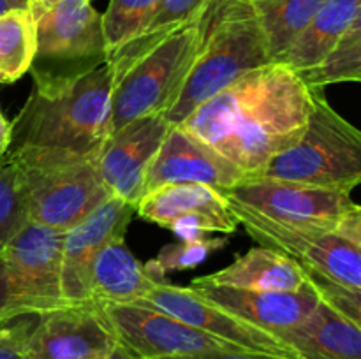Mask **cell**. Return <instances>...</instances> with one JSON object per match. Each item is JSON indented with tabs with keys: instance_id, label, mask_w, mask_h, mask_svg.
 I'll list each match as a JSON object with an SVG mask.
<instances>
[{
	"instance_id": "cell-1",
	"label": "cell",
	"mask_w": 361,
	"mask_h": 359,
	"mask_svg": "<svg viewBox=\"0 0 361 359\" xmlns=\"http://www.w3.org/2000/svg\"><path fill=\"white\" fill-rule=\"evenodd\" d=\"M317 88L282 62L247 73L182 123L247 176H256L305 129Z\"/></svg>"
},
{
	"instance_id": "cell-2",
	"label": "cell",
	"mask_w": 361,
	"mask_h": 359,
	"mask_svg": "<svg viewBox=\"0 0 361 359\" xmlns=\"http://www.w3.org/2000/svg\"><path fill=\"white\" fill-rule=\"evenodd\" d=\"M113 69H99L56 87H34L13 120L9 148L39 146L99 155L111 134Z\"/></svg>"
},
{
	"instance_id": "cell-3",
	"label": "cell",
	"mask_w": 361,
	"mask_h": 359,
	"mask_svg": "<svg viewBox=\"0 0 361 359\" xmlns=\"http://www.w3.org/2000/svg\"><path fill=\"white\" fill-rule=\"evenodd\" d=\"M270 62L267 37L250 0H210L201 13L196 60L166 120L180 125L222 88Z\"/></svg>"
},
{
	"instance_id": "cell-4",
	"label": "cell",
	"mask_w": 361,
	"mask_h": 359,
	"mask_svg": "<svg viewBox=\"0 0 361 359\" xmlns=\"http://www.w3.org/2000/svg\"><path fill=\"white\" fill-rule=\"evenodd\" d=\"M200 42L201 14L143 48L109 58L111 132L141 116L166 115L189 76Z\"/></svg>"
},
{
	"instance_id": "cell-5",
	"label": "cell",
	"mask_w": 361,
	"mask_h": 359,
	"mask_svg": "<svg viewBox=\"0 0 361 359\" xmlns=\"http://www.w3.org/2000/svg\"><path fill=\"white\" fill-rule=\"evenodd\" d=\"M6 157L20 171L30 224L63 234L111 197L99 172L97 155L18 146L9 148Z\"/></svg>"
},
{
	"instance_id": "cell-6",
	"label": "cell",
	"mask_w": 361,
	"mask_h": 359,
	"mask_svg": "<svg viewBox=\"0 0 361 359\" xmlns=\"http://www.w3.org/2000/svg\"><path fill=\"white\" fill-rule=\"evenodd\" d=\"M256 176L353 192L361 182V132L317 88L305 129Z\"/></svg>"
},
{
	"instance_id": "cell-7",
	"label": "cell",
	"mask_w": 361,
	"mask_h": 359,
	"mask_svg": "<svg viewBox=\"0 0 361 359\" xmlns=\"http://www.w3.org/2000/svg\"><path fill=\"white\" fill-rule=\"evenodd\" d=\"M32 14L35 55L28 73L34 87L71 83L108 63L102 14L92 0H59Z\"/></svg>"
},
{
	"instance_id": "cell-8",
	"label": "cell",
	"mask_w": 361,
	"mask_h": 359,
	"mask_svg": "<svg viewBox=\"0 0 361 359\" xmlns=\"http://www.w3.org/2000/svg\"><path fill=\"white\" fill-rule=\"evenodd\" d=\"M62 232L27 224L0 250V320L41 315L63 305Z\"/></svg>"
},
{
	"instance_id": "cell-9",
	"label": "cell",
	"mask_w": 361,
	"mask_h": 359,
	"mask_svg": "<svg viewBox=\"0 0 361 359\" xmlns=\"http://www.w3.org/2000/svg\"><path fill=\"white\" fill-rule=\"evenodd\" d=\"M229 208L254 241L296 260L310 278L361 291V246L335 229L271 220L240 204Z\"/></svg>"
},
{
	"instance_id": "cell-10",
	"label": "cell",
	"mask_w": 361,
	"mask_h": 359,
	"mask_svg": "<svg viewBox=\"0 0 361 359\" xmlns=\"http://www.w3.org/2000/svg\"><path fill=\"white\" fill-rule=\"evenodd\" d=\"M228 203L240 204L271 220L335 229L360 204L351 192L303 185L284 180L247 176L233 189L221 192Z\"/></svg>"
},
{
	"instance_id": "cell-11",
	"label": "cell",
	"mask_w": 361,
	"mask_h": 359,
	"mask_svg": "<svg viewBox=\"0 0 361 359\" xmlns=\"http://www.w3.org/2000/svg\"><path fill=\"white\" fill-rule=\"evenodd\" d=\"M101 306L115 331L116 341L136 359H164L219 348H238L182 322L150 303Z\"/></svg>"
},
{
	"instance_id": "cell-12",
	"label": "cell",
	"mask_w": 361,
	"mask_h": 359,
	"mask_svg": "<svg viewBox=\"0 0 361 359\" xmlns=\"http://www.w3.org/2000/svg\"><path fill=\"white\" fill-rule=\"evenodd\" d=\"M140 301L150 303L155 308L162 310L182 322L189 324L217 340L226 341L233 347L250 352L282 355V358L289 359H300L295 351L275 333L247 322L245 319L215 305L214 301L203 298L190 287L162 282Z\"/></svg>"
},
{
	"instance_id": "cell-13",
	"label": "cell",
	"mask_w": 361,
	"mask_h": 359,
	"mask_svg": "<svg viewBox=\"0 0 361 359\" xmlns=\"http://www.w3.org/2000/svg\"><path fill=\"white\" fill-rule=\"evenodd\" d=\"M137 217L175 232L180 239L240 227L229 203L217 189L200 183H175L147 192L136 204Z\"/></svg>"
},
{
	"instance_id": "cell-14",
	"label": "cell",
	"mask_w": 361,
	"mask_h": 359,
	"mask_svg": "<svg viewBox=\"0 0 361 359\" xmlns=\"http://www.w3.org/2000/svg\"><path fill=\"white\" fill-rule=\"evenodd\" d=\"M136 206L109 197L87 218L63 232L60 250V291L63 305H87L92 299V267L106 243L126 236Z\"/></svg>"
},
{
	"instance_id": "cell-15",
	"label": "cell",
	"mask_w": 361,
	"mask_h": 359,
	"mask_svg": "<svg viewBox=\"0 0 361 359\" xmlns=\"http://www.w3.org/2000/svg\"><path fill=\"white\" fill-rule=\"evenodd\" d=\"M115 344L101 305H62L39 315L25 352L28 359H99Z\"/></svg>"
},
{
	"instance_id": "cell-16",
	"label": "cell",
	"mask_w": 361,
	"mask_h": 359,
	"mask_svg": "<svg viewBox=\"0 0 361 359\" xmlns=\"http://www.w3.org/2000/svg\"><path fill=\"white\" fill-rule=\"evenodd\" d=\"M171 123L162 113L133 120L109 134L97 155L99 172L109 196L136 206L145 178Z\"/></svg>"
},
{
	"instance_id": "cell-17",
	"label": "cell",
	"mask_w": 361,
	"mask_h": 359,
	"mask_svg": "<svg viewBox=\"0 0 361 359\" xmlns=\"http://www.w3.org/2000/svg\"><path fill=\"white\" fill-rule=\"evenodd\" d=\"M245 175L210 144L180 125H171L145 178L143 196L164 185L200 183L219 192L233 189Z\"/></svg>"
},
{
	"instance_id": "cell-18",
	"label": "cell",
	"mask_w": 361,
	"mask_h": 359,
	"mask_svg": "<svg viewBox=\"0 0 361 359\" xmlns=\"http://www.w3.org/2000/svg\"><path fill=\"white\" fill-rule=\"evenodd\" d=\"M190 289L210 299L215 305L236 313L257 327L281 333L302 322L319 305V292L312 278L305 289L289 291H242V289L215 287V285L190 284Z\"/></svg>"
},
{
	"instance_id": "cell-19",
	"label": "cell",
	"mask_w": 361,
	"mask_h": 359,
	"mask_svg": "<svg viewBox=\"0 0 361 359\" xmlns=\"http://www.w3.org/2000/svg\"><path fill=\"white\" fill-rule=\"evenodd\" d=\"M194 284L242 291H289L296 292L310 284V277L296 260L267 246H256L236 257L229 266L194 278Z\"/></svg>"
},
{
	"instance_id": "cell-20",
	"label": "cell",
	"mask_w": 361,
	"mask_h": 359,
	"mask_svg": "<svg viewBox=\"0 0 361 359\" xmlns=\"http://www.w3.org/2000/svg\"><path fill=\"white\" fill-rule=\"evenodd\" d=\"M277 336L300 359H361V324L323 301L302 322Z\"/></svg>"
},
{
	"instance_id": "cell-21",
	"label": "cell",
	"mask_w": 361,
	"mask_h": 359,
	"mask_svg": "<svg viewBox=\"0 0 361 359\" xmlns=\"http://www.w3.org/2000/svg\"><path fill=\"white\" fill-rule=\"evenodd\" d=\"M159 284L162 282L152 277L130 252L126 236H116L106 243L92 267V299L97 305L136 303Z\"/></svg>"
},
{
	"instance_id": "cell-22",
	"label": "cell",
	"mask_w": 361,
	"mask_h": 359,
	"mask_svg": "<svg viewBox=\"0 0 361 359\" xmlns=\"http://www.w3.org/2000/svg\"><path fill=\"white\" fill-rule=\"evenodd\" d=\"M356 20H361V0H326L279 62L296 73L310 69L341 41Z\"/></svg>"
},
{
	"instance_id": "cell-23",
	"label": "cell",
	"mask_w": 361,
	"mask_h": 359,
	"mask_svg": "<svg viewBox=\"0 0 361 359\" xmlns=\"http://www.w3.org/2000/svg\"><path fill=\"white\" fill-rule=\"evenodd\" d=\"M326 0H264L252 4L274 62L286 55Z\"/></svg>"
},
{
	"instance_id": "cell-24",
	"label": "cell",
	"mask_w": 361,
	"mask_h": 359,
	"mask_svg": "<svg viewBox=\"0 0 361 359\" xmlns=\"http://www.w3.org/2000/svg\"><path fill=\"white\" fill-rule=\"evenodd\" d=\"M35 55V20L28 7L0 14V83H16Z\"/></svg>"
},
{
	"instance_id": "cell-25",
	"label": "cell",
	"mask_w": 361,
	"mask_h": 359,
	"mask_svg": "<svg viewBox=\"0 0 361 359\" xmlns=\"http://www.w3.org/2000/svg\"><path fill=\"white\" fill-rule=\"evenodd\" d=\"M300 77L310 88H326L335 83L361 81V20H356L341 41L314 67L300 70Z\"/></svg>"
},
{
	"instance_id": "cell-26",
	"label": "cell",
	"mask_w": 361,
	"mask_h": 359,
	"mask_svg": "<svg viewBox=\"0 0 361 359\" xmlns=\"http://www.w3.org/2000/svg\"><path fill=\"white\" fill-rule=\"evenodd\" d=\"M229 236H197V238L180 239L161 248V252L145 264L148 273L157 280L166 282V277L175 271L194 270L203 264L212 253L228 246Z\"/></svg>"
},
{
	"instance_id": "cell-27",
	"label": "cell",
	"mask_w": 361,
	"mask_h": 359,
	"mask_svg": "<svg viewBox=\"0 0 361 359\" xmlns=\"http://www.w3.org/2000/svg\"><path fill=\"white\" fill-rule=\"evenodd\" d=\"M159 2L161 0H109L108 9L102 14L108 60L140 34Z\"/></svg>"
},
{
	"instance_id": "cell-28",
	"label": "cell",
	"mask_w": 361,
	"mask_h": 359,
	"mask_svg": "<svg viewBox=\"0 0 361 359\" xmlns=\"http://www.w3.org/2000/svg\"><path fill=\"white\" fill-rule=\"evenodd\" d=\"M208 2L210 0H161L154 13H152L150 20L141 28L140 34L133 41L123 44L118 51H115V55L116 53L143 48V46L164 37L169 32L190 23V21L196 20L203 13Z\"/></svg>"
},
{
	"instance_id": "cell-29",
	"label": "cell",
	"mask_w": 361,
	"mask_h": 359,
	"mask_svg": "<svg viewBox=\"0 0 361 359\" xmlns=\"http://www.w3.org/2000/svg\"><path fill=\"white\" fill-rule=\"evenodd\" d=\"M28 220L27 199L18 168L13 160H0V250L20 234Z\"/></svg>"
},
{
	"instance_id": "cell-30",
	"label": "cell",
	"mask_w": 361,
	"mask_h": 359,
	"mask_svg": "<svg viewBox=\"0 0 361 359\" xmlns=\"http://www.w3.org/2000/svg\"><path fill=\"white\" fill-rule=\"evenodd\" d=\"M37 319L39 315H23L0 320V359H28L25 345Z\"/></svg>"
},
{
	"instance_id": "cell-31",
	"label": "cell",
	"mask_w": 361,
	"mask_h": 359,
	"mask_svg": "<svg viewBox=\"0 0 361 359\" xmlns=\"http://www.w3.org/2000/svg\"><path fill=\"white\" fill-rule=\"evenodd\" d=\"M312 282L319 292L321 301L341 312L353 322L361 324V291H353V289L342 287L331 282L316 280V278H312Z\"/></svg>"
},
{
	"instance_id": "cell-32",
	"label": "cell",
	"mask_w": 361,
	"mask_h": 359,
	"mask_svg": "<svg viewBox=\"0 0 361 359\" xmlns=\"http://www.w3.org/2000/svg\"><path fill=\"white\" fill-rule=\"evenodd\" d=\"M164 359H289V358L263 354V352L240 351V348H219V351H207V352H200V354L176 355V358H164Z\"/></svg>"
},
{
	"instance_id": "cell-33",
	"label": "cell",
	"mask_w": 361,
	"mask_h": 359,
	"mask_svg": "<svg viewBox=\"0 0 361 359\" xmlns=\"http://www.w3.org/2000/svg\"><path fill=\"white\" fill-rule=\"evenodd\" d=\"M11 139H13V122H9L0 109V160L9 151Z\"/></svg>"
},
{
	"instance_id": "cell-34",
	"label": "cell",
	"mask_w": 361,
	"mask_h": 359,
	"mask_svg": "<svg viewBox=\"0 0 361 359\" xmlns=\"http://www.w3.org/2000/svg\"><path fill=\"white\" fill-rule=\"evenodd\" d=\"M99 359H136V358H134V355L130 354V352L127 351L122 344H118V341H116V344L113 345V347L109 348L106 354H102Z\"/></svg>"
},
{
	"instance_id": "cell-35",
	"label": "cell",
	"mask_w": 361,
	"mask_h": 359,
	"mask_svg": "<svg viewBox=\"0 0 361 359\" xmlns=\"http://www.w3.org/2000/svg\"><path fill=\"white\" fill-rule=\"evenodd\" d=\"M55 2H59V0H32L30 6H28V9H30V11L44 9V7L53 6V4H55Z\"/></svg>"
},
{
	"instance_id": "cell-36",
	"label": "cell",
	"mask_w": 361,
	"mask_h": 359,
	"mask_svg": "<svg viewBox=\"0 0 361 359\" xmlns=\"http://www.w3.org/2000/svg\"><path fill=\"white\" fill-rule=\"evenodd\" d=\"M16 4L13 2V0H0V14L6 13V11L9 9H16Z\"/></svg>"
},
{
	"instance_id": "cell-37",
	"label": "cell",
	"mask_w": 361,
	"mask_h": 359,
	"mask_svg": "<svg viewBox=\"0 0 361 359\" xmlns=\"http://www.w3.org/2000/svg\"><path fill=\"white\" fill-rule=\"evenodd\" d=\"M13 2L16 4L18 7H27V6H25V4H23V0H13Z\"/></svg>"
},
{
	"instance_id": "cell-38",
	"label": "cell",
	"mask_w": 361,
	"mask_h": 359,
	"mask_svg": "<svg viewBox=\"0 0 361 359\" xmlns=\"http://www.w3.org/2000/svg\"><path fill=\"white\" fill-rule=\"evenodd\" d=\"M259 2H264V0H250V4H259Z\"/></svg>"
},
{
	"instance_id": "cell-39",
	"label": "cell",
	"mask_w": 361,
	"mask_h": 359,
	"mask_svg": "<svg viewBox=\"0 0 361 359\" xmlns=\"http://www.w3.org/2000/svg\"><path fill=\"white\" fill-rule=\"evenodd\" d=\"M30 2H32V0H23V4H25V6H30Z\"/></svg>"
}]
</instances>
